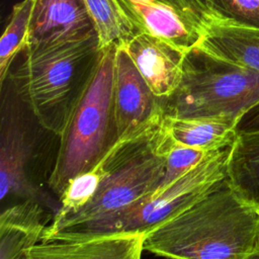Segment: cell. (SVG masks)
<instances>
[{
    "mask_svg": "<svg viewBox=\"0 0 259 259\" xmlns=\"http://www.w3.org/2000/svg\"><path fill=\"white\" fill-rule=\"evenodd\" d=\"M144 250L169 259H247L259 251V208L226 179L145 234Z\"/></svg>",
    "mask_w": 259,
    "mask_h": 259,
    "instance_id": "6da1fadb",
    "label": "cell"
},
{
    "mask_svg": "<svg viewBox=\"0 0 259 259\" xmlns=\"http://www.w3.org/2000/svg\"><path fill=\"white\" fill-rule=\"evenodd\" d=\"M102 52L98 36L35 54L24 52L23 61L8 71L6 79L39 123L60 136Z\"/></svg>",
    "mask_w": 259,
    "mask_h": 259,
    "instance_id": "7a4b0ae2",
    "label": "cell"
},
{
    "mask_svg": "<svg viewBox=\"0 0 259 259\" xmlns=\"http://www.w3.org/2000/svg\"><path fill=\"white\" fill-rule=\"evenodd\" d=\"M116 48L103 49L91 80L59 136L56 159L48 180L50 191L59 200L71 181L93 169L118 141L113 106Z\"/></svg>",
    "mask_w": 259,
    "mask_h": 259,
    "instance_id": "3957f363",
    "label": "cell"
},
{
    "mask_svg": "<svg viewBox=\"0 0 259 259\" xmlns=\"http://www.w3.org/2000/svg\"><path fill=\"white\" fill-rule=\"evenodd\" d=\"M96 167L100 180L93 197L75 213L50 224L42 238L63 228L117 211L155 192L166 167L162 119L135 137L118 140Z\"/></svg>",
    "mask_w": 259,
    "mask_h": 259,
    "instance_id": "277c9868",
    "label": "cell"
},
{
    "mask_svg": "<svg viewBox=\"0 0 259 259\" xmlns=\"http://www.w3.org/2000/svg\"><path fill=\"white\" fill-rule=\"evenodd\" d=\"M232 145L209 153L164 190L147 195L109 214L63 228L42 240L149 233L191 206L227 179Z\"/></svg>",
    "mask_w": 259,
    "mask_h": 259,
    "instance_id": "5b68a950",
    "label": "cell"
},
{
    "mask_svg": "<svg viewBox=\"0 0 259 259\" xmlns=\"http://www.w3.org/2000/svg\"><path fill=\"white\" fill-rule=\"evenodd\" d=\"M47 131L7 79L2 87L0 121V199L2 208L36 201L54 215L60 200L50 191V171L40 166V139Z\"/></svg>",
    "mask_w": 259,
    "mask_h": 259,
    "instance_id": "8992f818",
    "label": "cell"
},
{
    "mask_svg": "<svg viewBox=\"0 0 259 259\" xmlns=\"http://www.w3.org/2000/svg\"><path fill=\"white\" fill-rule=\"evenodd\" d=\"M257 102L259 72L193 49L185 58L179 87L164 101V114L238 121Z\"/></svg>",
    "mask_w": 259,
    "mask_h": 259,
    "instance_id": "52a82bcc",
    "label": "cell"
},
{
    "mask_svg": "<svg viewBox=\"0 0 259 259\" xmlns=\"http://www.w3.org/2000/svg\"><path fill=\"white\" fill-rule=\"evenodd\" d=\"M137 32L154 34L184 53L220 18L207 0H116Z\"/></svg>",
    "mask_w": 259,
    "mask_h": 259,
    "instance_id": "ba28073f",
    "label": "cell"
},
{
    "mask_svg": "<svg viewBox=\"0 0 259 259\" xmlns=\"http://www.w3.org/2000/svg\"><path fill=\"white\" fill-rule=\"evenodd\" d=\"M113 106L118 140L141 134L164 115V100L153 93L122 47L115 52Z\"/></svg>",
    "mask_w": 259,
    "mask_h": 259,
    "instance_id": "9c48e42d",
    "label": "cell"
},
{
    "mask_svg": "<svg viewBox=\"0 0 259 259\" xmlns=\"http://www.w3.org/2000/svg\"><path fill=\"white\" fill-rule=\"evenodd\" d=\"M98 36L84 0H32L27 54Z\"/></svg>",
    "mask_w": 259,
    "mask_h": 259,
    "instance_id": "30bf717a",
    "label": "cell"
},
{
    "mask_svg": "<svg viewBox=\"0 0 259 259\" xmlns=\"http://www.w3.org/2000/svg\"><path fill=\"white\" fill-rule=\"evenodd\" d=\"M153 93L162 100L180 85L187 53L148 32H138L122 47Z\"/></svg>",
    "mask_w": 259,
    "mask_h": 259,
    "instance_id": "8fae6325",
    "label": "cell"
},
{
    "mask_svg": "<svg viewBox=\"0 0 259 259\" xmlns=\"http://www.w3.org/2000/svg\"><path fill=\"white\" fill-rule=\"evenodd\" d=\"M143 234L50 238L27 250L25 259H142Z\"/></svg>",
    "mask_w": 259,
    "mask_h": 259,
    "instance_id": "7c38bea8",
    "label": "cell"
},
{
    "mask_svg": "<svg viewBox=\"0 0 259 259\" xmlns=\"http://www.w3.org/2000/svg\"><path fill=\"white\" fill-rule=\"evenodd\" d=\"M54 214L42 204L25 200L1 208L0 259H25L39 243Z\"/></svg>",
    "mask_w": 259,
    "mask_h": 259,
    "instance_id": "4fadbf2b",
    "label": "cell"
},
{
    "mask_svg": "<svg viewBox=\"0 0 259 259\" xmlns=\"http://www.w3.org/2000/svg\"><path fill=\"white\" fill-rule=\"evenodd\" d=\"M195 49L259 72V28L217 20Z\"/></svg>",
    "mask_w": 259,
    "mask_h": 259,
    "instance_id": "5bb4252c",
    "label": "cell"
},
{
    "mask_svg": "<svg viewBox=\"0 0 259 259\" xmlns=\"http://www.w3.org/2000/svg\"><path fill=\"white\" fill-rule=\"evenodd\" d=\"M237 121L223 117H176L164 114L162 126L175 143L212 152L231 146Z\"/></svg>",
    "mask_w": 259,
    "mask_h": 259,
    "instance_id": "9a60e30c",
    "label": "cell"
},
{
    "mask_svg": "<svg viewBox=\"0 0 259 259\" xmlns=\"http://www.w3.org/2000/svg\"><path fill=\"white\" fill-rule=\"evenodd\" d=\"M227 179L244 200L259 208V132L236 136Z\"/></svg>",
    "mask_w": 259,
    "mask_h": 259,
    "instance_id": "2e32d148",
    "label": "cell"
},
{
    "mask_svg": "<svg viewBox=\"0 0 259 259\" xmlns=\"http://www.w3.org/2000/svg\"><path fill=\"white\" fill-rule=\"evenodd\" d=\"M95 24L100 48L125 46L138 33L116 0H84Z\"/></svg>",
    "mask_w": 259,
    "mask_h": 259,
    "instance_id": "e0dca14e",
    "label": "cell"
},
{
    "mask_svg": "<svg viewBox=\"0 0 259 259\" xmlns=\"http://www.w3.org/2000/svg\"><path fill=\"white\" fill-rule=\"evenodd\" d=\"M32 0L14 5L0 40V81L6 79L15 57L26 47Z\"/></svg>",
    "mask_w": 259,
    "mask_h": 259,
    "instance_id": "ac0fdd59",
    "label": "cell"
},
{
    "mask_svg": "<svg viewBox=\"0 0 259 259\" xmlns=\"http://www.w3.org/2000/svg\"><path fill=\"white\" fill-rule=\"evenodd\" d=\"M163 127V126H162ZM164 130V128H163ZM165 132V131H164ZM166 167L159 188L153 192H159L169 187L179 178L198 165L209 153L195 148L187 147L172 141L166 134ZM213 152V151H212ZM152 193V194H153Z\"/></svg>",
    "mask_w": 259,
    "mask_h": 259,
    "instance_id": "d6986e66",
    "label": "cell"
},
{
    "mask_svg": "<svg viewBox=\"0 0 259 259\" xmlns=\"http://www.w3.org/2000/svg\"><path fill=\"white\" fill-rule=\"evenodd\" d=\"M220 20L259 28V0H207Z\"/></svg>",
    "mask_w": 259,
    "mask_h": 259,
    "instance_id": "ffe728a7",
    "label": "cell"
},
{
    "mask_svg": "<svg viewBox=\"0 0 259 259\" xmlns=\"http://www.w3.org/2000/svg\"><path fill=\"white\" fill-rule=\"evenodd\" d=\"M235 130L237 135L259 132V102L239 118Z\"/></svg>",
    "mask_w": 259,
    "mask_h": 259,
    "instance_id": "44dd1931",
    "label": "cell"
},
{
    "mask_svg": "<svg viewBox=\"0 0 259 259\" xmlns=\"http://www.w3.org/2000/svg\"><path fill=\"white\" fill-rule=\"evenodd\" d=\"M247 259H259V251L253 253L252 255H250Z\"/></svg>",
    "mask_w": 259,
    "mask_h": 259,
    "instance_id": "7402d4cb",
    "label": "cell"
}]
</instances>
